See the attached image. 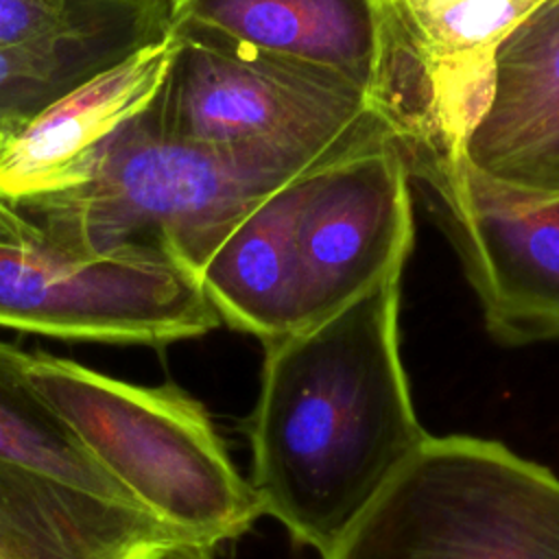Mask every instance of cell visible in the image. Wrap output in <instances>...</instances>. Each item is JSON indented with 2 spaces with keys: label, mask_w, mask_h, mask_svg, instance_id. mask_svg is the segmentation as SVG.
Listing matches in <instances>:
<instances>
[{
  "label": "cell",
  "mask_w": 559,
  "mask_h": 559,
  "mask_svg": "<svg viewBox=\"0 0 559 559\" xmlns=\"http://www.w3.org/2000/svg\"><path fill=\"white\" fill-rule=\"evenodd\" d=\"M173 35L142 46L41 111L0 122V197L11 203L79 186L96 151L155 98Z\"/></svg>",
  "instance_id": "cell-11"
},
{
  "label": "cell",
  "mask_w": 559,
  "mask_h": 559,
  "mask_svg": "<svg viewBox=\"0 0 559 559\" xmlns=\"http://www.w3.org/2000/svg\"><path fill=\"white\" fill-rule=\"evenodd\" d=\"M33 356L0 341V461L46 472L79 489L140 507L94 461L66 419L39 393L31 378Z\"/></svg>",
  "instance_id": "cell-15"
},
{
  "label": "cell",
  "mask_w": 559,
  "mask_h": 559,
  "mask_svg": "<svg viewBox=\"0 0 559 559\" xmlns=\"http://www.w3.org/2000/svg\"><path fill=\"white\" fill-rule=\"evenodd\" d=\"M170 22L349 76L391 116L404 153L435 138L428 79L389 0H170Z\"/></svg>",
  "instance_id": "cell-7"
},
{
  "label": "cell",
  "mask_w": 559,
  "mask_h": 559,
  "mask_svg": "<svg viewBox=\"0 0 559 559\" xmlns=\"http://www.w3.org/2000/svg\"><path fill=\"white\" fill-rule=\"evenodd\" d=\"M461 157L469 177L504 203L559 199V0H546L500 44Z\"/></svg>",
  "instance_id": "cell-10"
},
{
  "label": "cell",
  "mask_w": 559,
  "mask_h": 559,
  "mask_svg": "<svg viewBox=\"0 0 559 559\" xmlns=\"http://www.w3.org/2000/svg\"><path fill=\"white\" fill-rule=\"evenodd\" d=\"M168 35L118 31L52 46L0 48V122L41 111L72 87Z\"/></svg>",
  "instance_id": "cell-16"
},
{
  "label": "cell",
  "mask_w": 559,
  "mask_h": 559,
  "mask_svg": "<svg viewBox=\"0 0 559 559\" xmlns=\"http://www.w3.org/2000/svg\"><path fill=\"white\" fill-rule=\"evenodd\" d=\"M400 280L264 345L249 483L262 515L321 559L428 439L400 356Z\"/></svg>",
  "instance_id": "cell-1"
},
{
  "label": "cell",
  "mask_w": 559,
  "mask_h": 559,
  "mask_svg": "<svg viewBox=\"0 0 559 559\" xmlns=\"http://www.w3.org/2000/svg\"><path fill=\"white\" fill-rule=\"evenodd\" d=\"M0 559H186L148 511L0 461Z\"/></svg>",
  "instance_id": "cell-12"
},
{
  "label": "cell",
  "mask_w": 559,
  "mask_h": 559,
  "mask_svg": "<svg viewBox=\"0 0 559 559\" xmlns=\"http://www.w3.org/2000/svg\"><path fill=\"white\" fill-rule=\"evenodd\" d=\"M118 31L168 35L170 0H0V48L52 46Z\"/></svg>",
  "instance_id": "cell-17"
},
{
  "label": "cell",
  "mask_w": 559,
  "mask_h": 559,
  "mask_svg": "<svg viewBox=\"0 0 559 559\" xmlns=\"http://www.w3.org/2000/svg\"><path fill=\"white\" fill-rule=\"evenodd\" d=\"M31 378L94 461L183 546L216 559L262 515L205 406L181 386L131 384L35 354Z\"/></svg>",
  "instance_id": "cell-3"
},
{
  "label": "cell",
  "mask_w": 559,
  "mask_h": 559,
  "mask_svg": "<svg viewBox=\"0 0 559 559\" xmlns=\"http://www.w3.org/2000/svg\"><path fill=\"white\" fill-rule=\"evenodd\" d=\"M164 81L146 107L168 138L286 159L308 173L400 133L349 76L177 24Z\"/></svg>",
  "instance_id": "cell-4"
},
{
  "label": "cell",
  "mask_w": 559,
  "mask_h": 559,
  "mask_svg": "<svg viewBox=\"0 0 559 559\" xmlns=\"http://www.w3.org/2000/svg\"><path fill=\"white\" fill-rule=\"evenodd\" d=\"M411 247V173L397 142L308 175L297 218L306 328L402 273Z\"/></svg>",
  "instance_id": "cell-8"
},
{
  "label": "cell",
  "mask_w": 559,
  "mask_h": 559,
  "mask_svg": "<svg viewBox=\"0 0 559 559\" xmlns=\"http://www.w3.org/2000/svg\"><path fill=\"white\" fill-rule=\"evenodd\" d=\"M428 79L437 151L426 168L461 159L485 109L493 59L511 31L546 0H389Z\"/></svg>",
  "instance_id": "cell-13"
},
{
  "label": "cell",
  "mask_w": 559,
  "mask_h": 559,
  "mask_svg": "<svg viewBox=\"0 0 559 559\" xmlns=\"http://www.w3.org/2000/svg\"><path fill=\"white\" fill-rule=\"evenodd\" d=\"M194 273L155 247L76 258L0 245V328L63 341L164 347L216 330Z\"/></svg>",
  "instance_id": "cell-6"
},
{
  "label": "cell",
  "mask_w": 559,
  "mask_h": 559,
  "mask_svg": "<svg viewBox=\"0 0 559 559\" xmlns=\"http://www.w3.org/2000/svg\"><path fill=\"white\" fill-rule=\"evenodd\" d=\"M304 175L273 155L168 138L144 109L96 151L79 186L13 205L70 255L155 247L199 277L255 203Z\"/></svg>",
  "instance_id": "cell-2"
},
{
  "label": "cell",
  "mask_w": 559,
  "mask_h": 559,
  "mask_svg": "<svg viewBox=\"0 0 559 559\" xmlns=\"http://www.w3.org/2000/svg\"><path fill=\"white\" fill-rule=\"evenodd\" d=\"M502 345L559 341V199L511 205L485 192L463 159L417 179Z\"/></svg>",
  "instance_id": "cell-9"
},
{
  "label": "cell",
  "mask_w": 559,
  "mask_h": 559,
  "mask_svg": "<svg viewBox=\"0 0 559 559\" xmlns=\"http://www.w3.org/2000/svg\"><path fill=\"white\" fill-rule=\"evenodd\" d=\"M323 559H559V478L500 441L428 435Z\"/></svg>",
  "instance_id": "cell-5"
},
{
  "label": "cell",
  "mask_w": 559,
  "mask_h": 559,
  "mask_svg": "<svg viewBox=\"0 0 559 559\" xmlns=\"http://www.w3.org/2000/svg\"><path fill=\"white\" fill-rule=\"evenodd\" d=\"M44 242V234L11 201L0 197V245L33 247Z\"/></svg>",
  "instance_id": "cell-18"
},
{
  "label": "cell",
  "mask_w": 559,
  "mask_h": 559,
  "mask_svg": "<svg viewBox=\"0 0 559 559\" xmlns=\"http://www.w3.org/2000/svg\"><path fill=\"white\" fill-rule=\"evenodd\" d=\"M306 181L308 175L297 177L255 203L199 273L221 323L253 334L264 345L306 328L297 253Z\"/></svg>",
  "instance_id": "cell-14"
}]
</instances>
